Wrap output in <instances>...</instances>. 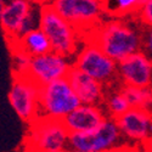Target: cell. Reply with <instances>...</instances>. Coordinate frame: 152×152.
I'll use <instances>...</instances> for the list:
<instances>
[{
    "instance_id": "cell-10",
    "label": "cell",
    "mask_w": 152,
    "mask_h": 152,
    "mask_svg": "<svg viewBox=\"0 0 152 152\" xmlns=\"http://www.w3.org/2000/svg\"><path fill=\"white\" fill-rule=\"evenodd\" d=\"M115 121L122 139L130 146H141L152 136V111L129 108Z\"/></svg>"
},
{
    "instance_id": "cell-17",
    "label": "cell",
    "mask_w": 152,
    "mask_h": 152,
    "mask_svg": "<svg viewBox=\"0 0 152 152\" xmlns=\"http://www.w3.org/2000/svg\"><path fill=\"white\" fill-rule=\"evenodd\" d=\"M129 108L130 106L128 101L121 90L112 93L106 97V110L110 115V118L117 119L118 117L124 115Z\"/></svg>"
},
{
    "instance_id": "cell-5",
    "label": "cell",
    "mask_w": 152,
    "mask_h": 152,
    "mask_svg": "<svg viewBox=\"0 0 152 152\" xmlns=\"http://www.w3.org/2000/svg\"><path fill=\"white\" fill-rule=\"evenodd\" d=\"M123 145V139L117 123L110 117L91 132L69 134V150L112 152Z\"/></svg>"
},
{
    "instance_id": "cell-27",
    "label": "cell",
    "mask_w": 152,
    "mask_h": 152,
    "mask_svg": "<svg viewBox=\"0 0 152 152\" xmlns=\"http://www.w3.org/2000/svg\"><path fill=\"white\" fill-rule=\"evenodd\" d=\"M67 152H93V151H75V150H68Z\"/></svg>"
},
{
    "instance_id": "cell-11",
    "label": "cell",
    "mask_w": 152,
    "mask_h": 152,
    "mask_svg": "<svg viewBox=\"0 0 152 152\" xmlns=\"http://www.w3.org/2000/svg\"><path fill=\"white\" fill-rule=\"evenodd\" d=\"M117 73L124 86L150 88L152 85V60L137 51L117 63Z\"/></svg>"
},
{
    "instance_id": "cell-2",
    "label": "cell",
    "mask_w": 152,
    "mask_h": 152,
    "mask_svg": "<svg viewBox=\"0 0 152 152\" xmlns=\"http://www.w3.org/2000/svg\"><path fill=\"white\" fill-rule=\"evenodd\" d=\"M24 148L26 152H67L69 133L62 121L38 117L29 124Z\"/></svg>"
},
{
    "instance_id": "cell-12",
    "label": "cell",
    "mask_w": 152,
    "mask_h": 152,
    "mask_svg": "<svg viewBox=\"0 0 152 152\" xmlns=\"http://www.w3.org/2000/svg\"><path fill=\"white\" fill-rule=\"evenodd\" d=\"M106 115L100 106L80 105L62 119L69 134L86 133L96 129L106 119Z\"/></svg>"
},
{
    "instance_id": "cell-6",
    "label": "cell",
    "mask_w": 152,
    "mask_h": 152,
    "mask_svg": "<svg viewBox=\"0 0 152 152\" xmlns=\"http://www.w3.org/2000/svg\"><path fill=\"white\" fill-rule=\"evenodd\" d=\"M51 6L78 32L96 28L105 10L102 0H53Z\"/></svg>"
},
{
    "instance_id": "cell-23",
    "label": "cell",
    "mask_w": 152,
    "mask_h": 152,
    "mask_svg": "<svg viewBox=\"0 0 152 152\" xmlns=\"http://www.w3.org/2000/svg\"><path fill=\"white\" fill-rule=\"evenodd\" d=\"M140 148H141L142 152H152V136L148 139L146 142H144V144L141 145Z\"/></svg>"
},
{
    "instance_id": "cell-19",
    "label": "cell",
    "mask_w": 152,
    "mask_h": 152,
    "mask_svg": "<svg viewBox=\"0 0 152 152\" xmlns=\"http://www.w3.org/2000/svg\"><path fill=\"white\" fill-rule=\"evenodd\" d=\"M40 15H42V5H37V4L32 3V7H31V10L28 12L26 20H24V22L22 23V26L20 28L17 39L21 38V37H23L24 34H27V33H29V32H32L34 29L39 28Z\"/></svg>"
},
{
    "instance_id": "cell-14",
    "label": "cell",
    "mask_w": 152,
    "mask_h": 152,
    "mask_svg": "<svg viewBox=\"0 0 152 152\" xmlns=\"http://www.w3.org/2000/svg\"><path fill=\"white\" fill-rule=\"evenodd\" d=\"M32 0H9L0 14V26L7 39L15 40L32 7Z\"/></svg>"
},
{
    "instance_id": "cell-20",
    "label": "cell",
    "mask_w": 152,
    "mask_h": 152,
    "mask_svg": "<svg viewBox=\"0 0 152 152\" xmlns=\"http://www.w3.org/2000/svg\"><path fill=\"white\" fill-rule=\"evenodd\" d=\"M110 3L112 4L111 11L117 15H126L139 10L137 0H110Z\"/></svg>"
},
{
    "instance_id": "cell-24",
    "label": "cell",
    "mask_w": 152,
    "mask_h": 152,
    "mask_svg": "<svg viewBox=\"0 0 152 152\" xmlns=\"http://www.w3.org/2000/svg\"><path fill=\"white\" fill-rule=\"evenodd\" d=\"M134 148H135V146H130V145H125V144H124L123 146L118 147L117 150L112 151V152H133Z\"/></svg>"
},
{
    "instance_id": "cell-18",
    "label": "cell",
    "mask_w": 152,
    "mask_h": 152,
    "mask_svg": "<svg viewBox=\"0 0 152 152\" xmlns=\"http://www.w3.org/2000/svg\"><path fill=\"white\" fill-rule=\"evenodd\" d=\"M11 55H12V71L14 75H27L32 56H29L23 50L11 46Z\"/></svg>"
},
{
    "instance_id": "cell-28",
    "label": "cell",
    "mask_w": 152,
    "mask_h": 152,
    "mask_svg": "<svg viewBox=\"0 0 152 152\" xmlns=\"http://www.w3.org/2000/svg\"><path fill=\"white\" fill-rule=\"evenodd\" d=\"M133 152H142V151H141V148H139V147H135Z\"/></svg>"
},
{
    "instance_id": "cell-29",
    "label": "cell",
    "mask_w": 152,
    "mask_h": 152,
    "mask_svg": "<svg viewBox=\"0 0 152 152\" xmlns=\"http://www.w3.org/2000/svg\"><path fill=\"white\" fill-rule=\"evenodd\" d=\"M150 90H151V94H152V85L150 86Z\"/></svg>"
},
{
    "instance_id": "cell-26",
    "label": "cell",
    "mask_w": 152,
    "mask_h": 152,
    "mask_svg": "<svg viewBox=\"0 0 152 152\" xmlns=\"http://www.w3.org/2000/svg\"><path fill=\"white\" fill-rule=\"evenodd\" d=\"M5 4H6L5 0H0V14H1V11H3V9H4Z\"/></svg>"
},
{
    "instance_id": "cell-16",
    "label": "cell",
    "mask_w": 152,
    "mask_h": 152,
    "mask_svg": "<svg viewBox=\"0 0 152 152\" xmlns=\"http://www.w3.org/2000/svg\"><path fill=\"white\" fill-rule=\"evenodd\" d=\"M121 91L125 96L130 108H141L152 111V94L150 88L123 86Z\"/></svg>"
},
{
    "instance_id": "cell-21",
    "label": "cell",
    "mask_w": 152,
    "mask_h": 152,
    "mask_svg": "<svg viewBox=\"0 0 152 152\" xmlns=\"http://www.w3.org/2000/svg\"><path fill=\"white\" fill-rule=\"evenodd\" d=\"M139 16L146 26L152 28V0H148L144 6L139 9Z\"/></svg>"
},
{
    "instance_id": "cell-13",
    "label": "cell",
    "mask_w": 152,
    "mask_h": 152,
    "mask_svg": "<svg viewBox=\"0 0 152 152\" xmlns=\"http://www.w3.org/2000/svg\"><path fill=\"white\" fill-rule=\"evenodd\" d=\"M66 79L69 83L72 90L77 95L82 105L99 106V104L102 101L104 86L94 78L84 74L77 68L72 67L67 74Z\"/></svg>"
},
{
    "instance_id": "cell-22",
    "label": "cell",
    "mask_w": 152,
    "mask_h": 152,
    "mask_svg": "<svg viewBox=\"0 0 152 152\" xmlns=\"http://www.w3.org/2000/svg\"><path fill=\"white\" fill-rule=\"evenodd\" d=\"M142 49L144 53L152 60V28H148L142 35Z\"/></svg>"
},
{
    "instance_id": "cell-25",
    "label": "cell",
    "mask_w": 152,
    "mask_h": 152,
    "mask_svg": "<svg viewBox=\"0 0 152 152\" xmlns=\"http://www.w3.org/2000/svg\"><path fill=\"white\" fill-rule=\"evenodd\" d=\"M147 1H148V0H137V6H139V9H140L141 6H144Z\"/></svg>"
},
{
    "instance_id": "cell-8",
    "label": "cell",
    "mask_w": 152,
    "mask_h": 152,
    "mask_svg": "<svg viewBox=\"0 0 152 152\" xmlns=\"http://www.w3.org/2000/svg\"><path fill=\"white\" fill-rule=\"evenodd\" d=\"M72 67L94 78L101 84L108 83L117 74V62L90 43H88L75 56Z\"/></svg>"
},
{
    "instance_id": "cell-1",
    "label": "cell",
    "mask_w": 152,
    "mask_h": 152,
    "mask_svg": "<svg viewBox=\"0 0 152 152\" xmlns=\"http://www.w3.org/2000/svg\"><path fill=\"white\" fill-rule=\"evenodd\" d=\"M86 38L117 63L142 49V35L119 20L94 28Z\"/></svg>"
},
{
    "instance_id": "cell-9",
    "label": "cell",
    "mask_w": 152,
    "mask_h": 152,
    "mask_svg": "<svg viewBox=\"0 0 152 152\" xmlns=\"http://www.w3.org/2000/svg\"><path fill=\"white\" fill-rule=\"evenodd\" d=\"M71 68L72 65L66 56L51 50L48 54L32 57L27 77L39 86H44L55 80L66 78Z\"/></svg>"
},
{
    "instance_id": "cell-4",
    "label": "cell",
    "mask_w": 152,
    "mask_h": 152,
    "mask_svg": "<svg viewBox=\"0 0 152 152\" xmlns=\"http://www.w3.org/2000/svg\"><path fill=\"white\" fill-rule=\"evenodd\" d=\"M80 105L66 78L40 86L39 117L62 121Z\"/></svg>"
},
{
    "instance_id": "cell-3",
    "label": "cell",
    "mask_w": 152,
    "mask_h": 152,
    "mask_svg": "<svg viewBox=\"0 0 152 152\" xmlns=\"http://www.w3.org/2000/svg\"><path fill=\"white\" fill-rule=\"evenodd\" d=\"M39 28L49 39L53 51L66 57L77 51L79 32L61 17L51 4L42 5Z\"/></svg>"
},
{
    "instance_id": "cell-15",
    "label": "cell",
    "mask_w": 152,
    "mask_h": 152,
    "mask_svg": "<svg viewBox=\"0 0 152 152\" xmlns=\"http://www.w3.org/2000/svg\"><path fill=\"white\" fill-rule=\"evenodd\" d=\"M10 46H16L32 57L40 56L51 51V45L49 43V39L40 28L24 34L16 40H11Z\"/></svg>"
},
{
    "instance_id": "cell-7",
    "label": "cell",
    "mask_w": 152,
    "mask_h": 152,
    "mask_svg": "<svg viewBox=\"0 0 152 152\" xmlns=\"http://www.w3.org/2000/svg\"><path fill=\"white\" fill-rule=\"evenodd\" d=\"M39 90L27 75H14L9 91V102L17 117L31 124L39 117Z\"/></svg>"
}]
</instances>
